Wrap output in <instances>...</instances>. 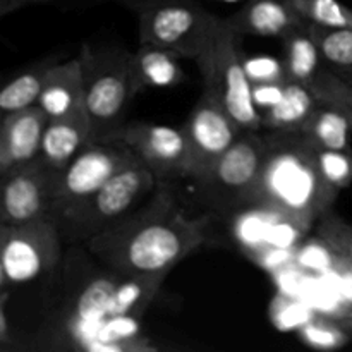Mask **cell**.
I'll list each match as a JSON object with an SVG mask.
<instances>
[{"label": "cell", "mask_w": 352, "mask_h": 352, "mask_svg": "<svg viewBox=\"0 0 352 352\" xmlns=\"http://www.w3.org/2000/svg\"><path fill=\"white\" fill-rule=\"evenodd\" d=\"M208 217L189 219L162 186L150 203L86 243L117 275L168 274L208 239Z\"/></svg>", "instance_id": "cell-1"}, {"label": "cell", "mask_w": 352, "mask_h": 352, "mask_svg": "<svg viewBox=\"0 0 352 352\" xmlns=\"http://www.w3.org/2000/svg\"><path fill=\"white\" fill-rule=\"evenodd\" d=\"M263 138V168L251 205L270 206L313 229L340 192L323 177L316 146L299 129L267 131Z\"/></svg>", "instance_id": "cell-2"}, {"label": "cell", "mask_w": 352, "mask_h": 352, "mask_svg": "<svg viewBox=\"0 0 352 352\" xmlns=\"http://www.w3.org/2000/svg\"><path fill=\"white\" fill-rule=\"evenodd\" d=\"M157 182L153 172L143 162L136 160L117 172L88 198L64 208H55L50 217L57 222L62 237H69L72 243H88L96 234L129 215L134 206L153 191Z\"/></svg>", "instance_id": "cell-3"}, {"label": "cell", "mask_w": 352, "mask_h": 352, "mask_svg": "<svg viewBox=\"0 0 352 352\" xmlns=\"http://www.w3.org/2000/svg\"><path fill=\"white\" fill-rule=\"evenodd\" d=\"M85 76L86 113L91 141L112 140L126 124L127 109L138 95L129 54L110 48L82 47L79 54Z\"/></svg>", "instance_id": "cell-4"}, {"label": "cell", "mask_w": 352, "mask_h": 352, "mask_svg": "<svg viewBox=\"0 0 352 352\" xmlns=\"http://www.w3.org/2000/svg\"><path fill=\"white\" fill-rule=\"evenodd\" d=\"M263 160L265 138L261 131L243 129L208 174L196 181L203 203L217 215L227 217L251 205Z\"/></svg>", "instance_id": "cell-5"}, {"label": "cell", "mask_w": 352, "mask_h": 352, "mask_svg": "<svg viewBox=\"0 0 352 352\" xmlns=\"http://www.w3.org/2000/svg\"><path fill=\"white\" fill-rule=\"evenodd\" d=\"M239 36L227 19H222L215 40L196 58V64L203 86L217 91L232 119L243 129L261 131V113L253 102V82L244 69V58H241Z\"/></svg>", "instance_id": "cell-6"}, {"label": "cell", "mask_w": 352, "mask_h": 352, "mask_svg": "<svg viewBox=\"0 0 352 352\" xmlns=\"http://www.w3.org/2000/svg\"><path fill=\"white\" fill-rule=\"evenodd\" d=\"M222 19L191 0L148 7L138 16L141 45H155L179 58H198L208 50Z\"/></svg>", "instance_id": "cell-7"}, {"label": "cell", "mask_w": 352, "mask_h": 352, "mask_svg": "<svg viewBox=\"0 0 352 352\" xmlns=\"http://www.w3.org/2000/svg\"><path fill=\"white\" fill-rule=\"evenodd\" d=\"M62 234L50 215L0 230L2 292L31 284L52 272L60 258Z\"/></svg>", "instance_id": "cell-8"}, {"label": "cell", "mask_w": 352, "mask_h": 352, "mask_svg": "<svg viewBox=\"0 0 352 352\" xmlns=\"http://www.w3.org/2000/svg\"><path fill=\"white\" fill-rule=\"evenodd\" d=\"M136 160L140 158L122 141L105 140L88 143L64 170L52 177V212L88 198L117 172Z\"/></svg>", "instance_id": "cell-9"}, {"label": "cell", "mask_w": 352, "mask_h": 352, "mask_svg": "<svg viewBox=\"0 0 352 352\" xmlns=\"http://www.w3.org/2000/svg\"><path fill=\"white\" fill-rule=\"evenodd\" d=\"M191 153L192 181H199L210 172L215 162L229 150L243 133V127L232 119L222 98L208 86L192 107L182 126Z\"/></svg>", "instance_id": "cell-10"}, {"label": "cell", "mask_w": 352, "mask_h": 352, "mask_svg": "<svg viewBox=\"0 0 352 352\" xmlns=\"http://www.w3.org/2000/svg\"><path fill=\"white\" fill-rule=\"evenodd\" d=\"M112 140L122 141L155 174L158 182L191 175V153L184 131L148 122L126 124Z\"/></svg>", "instance_id": "cell-11"}, {"label": "cell", "mask_w": 352, "mask_h": 352, "mask_svg": "<svg viewBox=\"0 0 352 352\" xmlns=\"http://www.w3.org/2000/svg\"><path fill=\"white\" fill-rule=\"evenodd\" d=\"M54 174L41 167L38 160L3 174L0 199L2 226H17L50 215L54 206L50 192Z\"/></svg>", "instance_id": "cell-12"}, {"label": "cell", "mask_w": 352, "mask_h": 352, "mask_svg": "<svg viewBox=\"0 0 352 352\" xmlns=\"http://www.w3.org/2000/svg\"><path fill=\"white\" fill-rule=\"evenodd\" d=\"M48 116L40 105L2 117L0 127V174L31 164L41 150Z\"/></svg>", "instance_id": "cell-13"}, {"label": "cell", "mask_w": 352, "mask_h": 352, "mask_svg": "<svg viewBox=\"0 0 352 352\" xmlns=\"http://www.w3.org/2000/svg\"><path fill=\"white\" fill-rule=\"evenodd\" d=\"M237 34L261 38H284L305 28L306 21L289 0H248L237 12L227 17Z\"/></svg>", "instance_id": "cell-14"}, {"label": "cell", "mask_w": 352, "mask_h": 352, "mask_svg": "<svg viewBox=\"0 0 352 352\" xmlns=\"http://www.w3.org/2000/svg\"><path fill=\"white\" fill-rule=\"evenodd\" d=\"M91 126L88 113L48 119L41 150L36 160L50 172H60L78 157L79 151L89 143Z\"/></svg>", "instance_id": "cell-15"}, {"label": "cell", "mask_w": 352, "mask_h": 352, "mask_svg": "<svg viewBox=\"0 0 352 352\" xmlns=\"http://www.w3.org/2000/svg\"><path fill=\"white\" fill-rule=\"evenodd\" d=\"M38 105L48 119L86 112L85 76L79 57L62 64H52Z\"/></svg>", "instance_id": "cell-16"}, {"label": "cell", "mask_w": 352, "mask_h": 352, "mask_svg": "<svg viewBox=\"0 0 352 352\" xmlns=\"http://www.w3.org/2000/svg\"><path fill=\"white\" fill-rule=\"evenodd\" d=\"M129 62L138 91L170 88L186 78L177 55L155 45H141L136 52L129 54Z\"/></svg>", "instance_id": "cell-17"}, {"label": "cell", "mask_w": 352, "mask_h": 352, "mask_svg": "<svg viewBox=\"0 0 352 352\" xmlns=\"http://www.w3.org/2000/svg\"><path fill=\"white\" fill-rule=\"evenodd\" d=\"M168 274L119 275L105 308V318L134 316L140 318L157 296Z\"/></svg>", "instance_id": "cell-18"}, {"label": "cell", "mask_w": 352, "mask_h": 352, "mask_svg": "<svg viewBox=\"0 0 352 352\" xmlns=\"http://www.w3.org/2000/svg\"><path fill=\"white\" fill-rule=\"evenodd\" d=\"M318 105V98L309 86L287 81L280 102L261 113V131L301 129Z\"/></svg>", "instance_id": "cell-19"}, {"label": "cell", "mask_w": 352, "mask_h": 352, "mask_svg": "<svg viewBox=\"0 0 352 352\" xmlns=\"http://www.w3.org/2000/svg\"><path fill=\"white\" fill-rule=\"evenodd\" d=\"M277 210L265 205H248L229 215L230 234L248 258L267 248L268 232L278 217Z\"/></svg>", "instance_id": "cell-20"}, {"label": "cell", "mask_w": 352, "mask_h": 352, "mask_svg": "<svg viewBox=\"0 0 352 352\" xmlns=\"http://www.w3.org/2000/svg\"><path fill=\"white\" fill-rule=\"evenodd\" d=\"M284 65L287 81L309 86L316 72L322 69L323 57L308 31V24L282 38Z\"/></svg>", "instance_id": "cell-21"}, {"label": "cell", "mask_w": 352, "mask_h": 352, "mask_svg": "<svg viewBox=\"0 0 352 352\" xmlns=\"http://www.w3.org/2000/svg\"><path fill=\"white\" fill-rule=\"evenodd\" d=\"M299 131L316 148L351 151L349 136L352 127L349 120L342 112L332 107L320 103Z\"/></svg>", "instance_id": "cell-22"}, {"label": "cell", "mask_w": 352, "mask_h": 352, "mask_svg": "<svg viewBox=\"0 0 352 352\" xmlns=\"http://www.w3.org/2000/svg\"><path fill=\"white\" fill-rule=\"evenodd\" d=\"M52 64H41L23 74L16 76L12 81L7 82L0 91V112L2 117L9 113L19 112L28 107L38 105L41 91H43L45 81H47L48 71Z\"/></svg>", "instance_id": "cell-23"}, {"label": "cell", "mask_w": 352, "mask_h": 352, "mask_svg": "<svg viewBox=\"0 0 352 352\" xmlns=\"http://www.w3.org/2000/svg\"><path fill=\"white\" fill-rule=\"evenodd\" d=\"M308 31L315 40L323 60L332 64L336 71H352L351 28H329L308 23Z\"/></svg>", "instance_id": "cell-24"}, {"label": "cell", "mask_w": 352, "mask_h": 352, "mask_svg": "<svg viewBox=\"0 0 352 352\" xmlns=\"http://www.w3.org/2000/svg\"><path fill=\"white\" fill-rule=\"evenodd\" d=\"M309 89L320 103L342 112L352 127V86L349 82L344 81L336 71L322 67L309 82Z\"/></svg>", "instance_id": "cell-25"}, {"label": "cell", "mask_w": 352, "mask_h": 352, "mask_svg": "<svg viewBox=\"0 0 352 352\" xmlns=\"http://www.w3.org/2000/svg\"><path fill=\"white\" fill-rule=\"evenodd\" d=\"M306 23L329 28H351L352 9L339 0H289Z\"/></svg>", "instance_id": "cell-26"}, {"label": "cell", "mask_w": 352, "mask_h": 352, "mask_svg": "<svg viewBox=\"0 0 352 352\" xmlns=\"http://www.w3.org/2000/svg\"><path fill=\"white\" fill-rule=\"evenodd\" d=\"M299 337L306 346L320 351H333L346 346L352 339L346 327L340 320L315 318L298 330Z\"/></svg>", "instance_id": "cell-27"}, {"label": "cell", "mask_w": 352, "mask_h": 352, "mask_svg": "<svg viewBox=\"0 0 352 352\" xmlns=\"http://www.w3.org/2000/svg\"><path fill=\"white\" fill-rule=\"evenodd\" d=\"M296 265L306 272L327 274L340 270L344 258H340L336 250L316 234L315 239H305L299 244L296 251Z\"/></svg>", "instance_id": "cell-28"}, {"label": "cell", "mask_w": 352, "mask_h": 352, "mask_svg": "<svg viewBox=\"0 0 352 352\" xmlns=\"http://www.w3.org/2000/svg\"><path fill=\"white\" fill-rule=\"evenodd\" d=\"M316 234L325 239L336 253L352 263V227L340 219L333 210H329L316 222Z\"/></svg>", "instance_id": "cell-29"}, {"label": "cell", "mask_w": 352, "mask_h": 352, "mask_svg": "<svg viewBox=\"0 0 352 352\" xmlns=\"http://www.w3.org/2000/svg\"><path fill=\"white\" fill-rule=\"evenodd\" d=\"M270 316L277 329L299 330L315 318V313L305 302L298 301L291 296L278 294L272 302Z\"/></svg>", "instance_id": "cell-30"}, {"label": "cell", "mask_w": 352, "mask_h": 352, "mask_svg": "<svg viewBox=\"0 0 352 352\" xmlns=\"http://www.w3.org/2000/svg\"><path fill=\"white\" fill-rule=\"evenodd\" d=\"M316 160L323 177L339 191L352 184V153L346 150L316 148Z\"/></svg>", "instance_id": "cell-31"}, {"label": "cell", "mask_w": 352, "mask_h": 352, "mask_svg": "<svg viewBox=\"0 0 352 352\" xmlns=\"http://www.w3.org/2000/svg\"><path fill=\"white\" fill-rule=\"evenodd\" d=\"M244 69L248 78L253 82H285L287 72L282 58L268 57V55H256V57L244 58Z\"/></svg>", "instance_id": "cell-32"}, {"label": "cell", "mask_w": 352, "mask_h": 352, "mask_svg": "<svg viewBox=\"0 0 352 352\" xmlns=\"http://www.w3.org/2000/svg\"><path fill=\"white\" fill-rule=\"evenodd\" d=\"M287 81L282 82H254L253 85V102L260 113L267 112L272 107L277 105L282 100Z\"/></svg>", "instance_id": "cell-33"}, {"label": "cell", "mask_w": 352, "mask_h": 352, "mask_svg": "<svg viewBox=\"0 0 352 352\" xmlns=\"http://www.w3.org/2000/svg\"><path fill=\"white\" fill-rule=\"evenodd\" d=\"M36 2H48V0H0V16H7L12 10L21 9L23 6Z\"/></svg>", "instance_id": "cell-34"}, {"label": "cell", "mask_w": 352, "mask_h": 352, "mask_svg": "<svg viewBox=\"0 0 352 352\" xmlns=\"http://www.w3.org/2000/svg\"><path fill=\"white\" fill-rule=\"evenodd\" d=\"M129 7L136 9L138 12L141 10L148 9V7H155V6H162V3H170V2H179V0H124Z\"/></svg>", "instance_id": "cell-35"}, {"label": "cell", "mask_w": 352, "mask_h": 352, "mask_svg": "<svg viewBox=\"0 0 352 352\" xmlns=\"http://www.w3.org/2000/svg\"><path fill=\"white\" fill-rule=\"evenodd\" d=\"M336 72L344 79V81H347L352 86V71H336Z\"/></svg>", "instance_id": "cell-36"}, {"label": "cell", "mask_w": 352, "mask_h": 352, "mask_svg": "<svg viewBox=\"0 0 352 352\" xmlns=\"http://www.w3.org/2000/svg\"><path fill=\"white\" fill-rule=\"evenodd\" d=\"M339 320H340V322H342V325L346 327L347 332H349L351 337H352V320L347 318V316H344V318H339Z\"/></svg>", "instance_id": "cell-37"}, {"label": "cell", "mask_w": 352, "mask_h": 352, "mask_svg": "<svg viewBox=\"0 0 352 352\" xmlns=\"http://www.w3.org/2000/svg\"><path fill=\"white\" fill-rule=\"evenodd\" d=\"M219 2H223V3H244V2H248V0H219Z\"/></svg>", "instance_id": "cell-38"}, {"label": "cell", "mask_w": 352, "mask_h": 352, "mask_svg": "<svg viewBox=\"0 0 352 352\" xmlns=\"http://www.w3.org/2000/svg\"><path fill=\"white\" fill-rule=\"evenodd\" d=\"M344 267H346L347 270H349L351 274H352V263H351V261H346V260H344Z\"/></svg>", "instance_id": "cell-39"}, {"label": "cell", "mask_w": 352, "mask_h": 352, "mask_svg": "<svg viewBox=\"0 0 352 352\" xmlns=\"http://www.w3.org/2000/svg\"><path fill=\"white\" fill-rule=\"evenodd\" d=\"M347 318H351V320H352V311L349 313V315H347Z\"/></svg>", "instance_id": "cell-40"}]
</instances>
